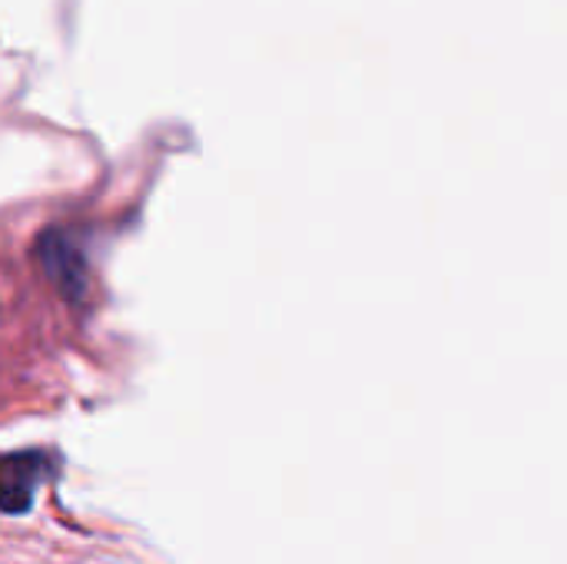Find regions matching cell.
<instances>
[{"label":"cell","mask_w":567,"mask_h":564,"mask_svg":"<svg viewBox=\"0 0 567 564\" xmlns=\"http://www.w3.org/2000/svg\"><path fill=\"white\" fill-rule=\"evenodd\" d=\"M50 475V465L40 452H17L0 459V512L23 515L33 505L40 482Z\"/></svg>","instance_id":"6da1fadb"},{"label":"cell","mask_w":567,"mask_h":564,"mask_svg":"<svg viewBox=\"0 0 567 564\" xmlns=\"http://www.w3.org/2000/svg\"><path fill=\"white\" fill-rule=\"evenodd\" d=\"M37 256H40L47 276L56 283V289L66 299H76L86 289V266H83V256L73 249L70 239H63L60 233H47L37 243Z\"/></svg>","instance_id":"7a4b0ae2"}]
</instances>
